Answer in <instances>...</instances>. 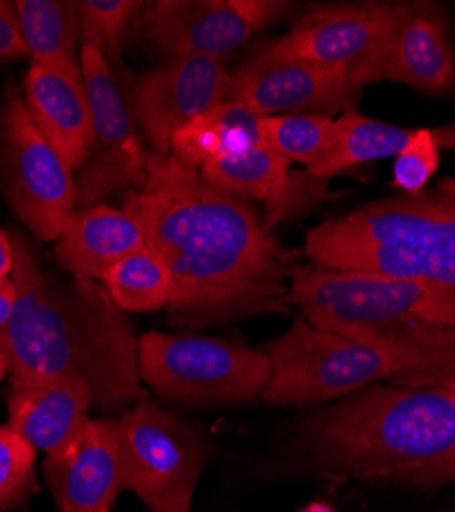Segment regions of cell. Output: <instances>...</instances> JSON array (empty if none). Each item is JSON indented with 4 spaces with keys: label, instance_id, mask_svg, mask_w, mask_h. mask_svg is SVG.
<instances>
[{
    "label": "cell",
    "instance_id": "14",
    "mask_svg": "<svg viewBox=\"0 0 455 512\" xmlns=\"http://www.w3.org/2000/svg\"><path fill=\"white\" fill-rule=\"evenodd\" d=\"M359 89L347 66L304 62H248L232 74L228 101L240 103L259 117L273 115H335L353 111Z\"/></svg>",
    "mask_w": 455,
    "mask_h": 512
},
{
    "label": "cell",
    "instance_id": "10",
    "mask_svg": "<svg viewBox=\"0 0 455 512\" xmlns=\"http://www.w3.org/2000/svg\"><path fill=\"white\" fill-rule=\"evenodd\" d=\"M80 68L91 103L93 140L78 166L76 209L99 205L117 189L138 191L148 177V152L107 58L93 46H80Z\"/></svg>",
    "mask_w": 455,
    "mask_h": 512
},
{
    "label": "cell",
    "instance_id": "9",
    "mask_svg": "<svg viewBox=\"0 0 455 512\" xmlns=\"http://www.w3.org/2000/svg\"><path fill=\"white\" fill-rule=\"evenodd\" d=\"M0 187L17 218L39 240H58L76 209L72 168L39 134L13 89L0 109Z\"/></svg>",
    "mask_w": 455,
    "mask_h": 512
},
{
    "label": "cell",
    "instance_id": "1",
    "mask_svg": "<svg viewBox=\"0 0 455 512\" xmlns=\"http://www.w3.org/2000/svg\"><path fill=\"white\" fill-rule=\"evenodd\" d=\"M123 211L173 277L167 310L175 326L199 330L287 310L300 254L273 236L251 201L197 168L148 152L146 183L126 193Z\"/></svg>",
    "mask_w": 455,
    "mask_h": 512
},
{
    "label": "cell",
    "instance_id": "2",
    "mask_svg": "<svg viewBox=\"0 0 455 512\" xmlns=\"http://www.w3.org/2000/svg\"><path fill=\"white\" fill-rule=\"evenodd\" d=\"M11 242L17 304L0 330L11 386L78 377L103 408L146 400L138 340L107 289L85 277H76L70 289L60 287L41 271L25 236L13 232Z\"/></svg>",
    "mask_w": 455,
    "mask_h": 512
},
{
    "label": "cell",
    "instance_id": "7",
    "mask_svg": "<svg viewBox=\"0 0 455 512\" xmlns=\"http://www.w3.org/2000/svg\"><path fill=\"white\" fill-rule=\"evenodd\" d=\"M265 353L271 381L261 400L271 408L333 402L394 379V367L380 351L316 328L302 316L271 340Z\"/></svg>",
    "mask_w": 455,
    "mask_h": 512
},
{
    "label": "cell",
    "instance_id": "5",
    "mask_svg": "<svg viewBox=\"0 0 455 512\" xmlns=\"http://www.w3.org/2000/svg\"><path fill=\"white\" fill-rule=\"evenodd\" d=\"M312 265L412 281L455 328V183L437 193L367 203L308 232Z\"/></svg>",
    "mask_w": 455,
    "mask_h": 512
},
{
    "label": "cell",
    "instance_id": "22",
    "mask_svg": "<svg viewBox=\"0 0 455 512\" xmlns=\"http://www.w3.org/2000/svg\"><path fill=\"white\" fill-rule=\"evenodd\" d=\"M15 9L31 64L82 76L78 62V25L74 3H64V0H17Z\"/></svg>",
    "mask_w": 455,
    "mask_h": 512
},
{
    "label": "cell",
    "instance_id": "13",
    "mask_svg": "<svg viewBox=\"0 0 455 512\" xmlns=\"http://www.w3.org/2000/svg\"><path fill=\"white\" fill-rule=\"evenodd\" d=\"M232 74L220 60L187 58L136 78L132 113L148 152L169 156L175 134L189 121L228 101Z\"/></svg>",
    "mask_w": 455,
    "mask_h": 512
},
{
    "label": "cell",
    "instance_id": "3",
    "mask_svg": "<svg viewBox=\"0 0 455 512\" xmlns=\"http://www.w3.org/2000/svg\"><path fill=\"white\" fill-rule=\"evenodd\" d=\"M292 453L328 482L455 484V390L374 383L308 414Z\"/></svg>",
    "mask_w": 455,
    "mask_h": 512
},
{
    "label": "cell",
    "instance_id": "26",
    "mask_svg": "<svg viewBox=\"0 0 455 512\" xmlns=\"http://www.w3.org/2000/svg\"><path fill=\"white\" fill-rule=\"evenodd\" d=\"M144 3L136 0H80L74 3L80 46H93L105 58L119 54L121 37L126 33L132 17Z\"/></svg>",
    "mask_w": 455,
    "mask_h": 512
},
{
    "label": "cell",
    "instance_id": "31",
    "mask_svg": "<svg viewBox=\"0 0 455 512\" xmlns=\"http://www.w3.org/2000/svg\"><path fill=\"white\" fill-rule=\"evenodd\" d=\"M13 242H11V234L0 230V279H5L13 273Z\"/></svg>",
    "mask_w": 455,
    "mask_h": 512
},
{
    "label": "cell",
    "instance_id": "4",
    "mask_svg": "<svg viewBox=\"0 0 455 512\" xmlns=\"http://www.w3.org/2000/svg\"><path fill=\"white\" fill-rule=\"evenodd\" d=\"M287 302L312 326L380 351L392 386L455 390V328L437 318L425 287L310 263L289 275Z\"/></svg>",
    "mask_w": 455,
    "mask_h": 512
},
{
    "label": "cell",
    "instance_id": "20",
    "mask_svg": "<svg viewBox=\"0 0 455 512\" xmlns=\"http://www.w3.org/2000/svg\"><path fill=\"white\" fill-rule=\"evenodd\" d=\"M289 162L271 146L257 144L210 160L199 168L205 181L246 201H265V224L273 228L298 205L300 177L289 173Z\"/></svg>",
    "mask_w": 455,
    "mask_h": 512
},
{
    "label": "cell",
    "instance_id": "21",
    "mask_svg": "<svg viewBox=\"0 0 455 512\" xmlns=\"http://www.w3.org/2000/svg\"><path fill=\"white\" fill-rule=\"evenodd\" d=\"M263 144L261 117L240 103L224 101L201 113L175 134L171 154L191 168Z\"/></svg>",
    "mask_w": 455,
    "mask_h": 512
},
{
    "label": "cell",
    "instance_id": "24",
    "mask_svg": "<svg viewBox=\"0 0 455 512\" xmlns=\"http://www.w3.org/2000/svg\"><path fill=\"white\" fill-rule=\"evenodd\" d=\"M101 281L111 302L121 312H154L167 308L173 295V277L148 244L113 265Z\"/></svg>",
    "mask_w": 455,
    "mask_h": 512
},
{
    "label": "cell",
    "instance_id": "25",
    "mask_svg": "<svg viewBox=\"0 0 455 512\" xmlns=\"http://www.w3.org/2000/svg\"><path fill=\"white\" fill-rule=\"evenodd\" d=\"M261 136L289 162H300L310 170L333 150L337 119L320 113L261 117Z\"/></svg>",
    "mask_w": 455,
    "mask_h": 512
},
{
    "label": "cell",
    "instance_id": "11",
    "mask_svg": "<svg viewBox=\"0 0 455 512\" xmlns=\"http://www.w3.org/2000/svg\"><path fill=\"white\" fill-rule=\"evenodd\" d=\"M289 9L275 0H158L144 3L138 29L171 62L220 60Z\"/></svg>",
    "mask_w": 455,
    "mask_h": 512
},
{
    "label": "cell",
    "instance_id": "16",
    "mask_svg": "<svg viewBox=\"0 0 455 512\" xmlns=\"http://www.w3.org/2000/svg\"><path fill=\"white\" fill-rule=\"evenodd\" d=\"M44 474L58 512H111L123 490L117 420L91 418L64 449L46 455Z\"/></svg>",
    "mask_w": 455,
    "mask_h": 512
},
{
    "label": "cell",
    "instance_id": "28",
    "mask_svg": "<svg viewBox=\"0 0 455 512\" xmlns=\"http://www.w3.org/2000/svg\"><path fill=\"white\" fill-rule=\"evenodd\" d=\"M35 453L9 424L0 426V508L13 506L33 486Z\"/></svg>",
    "mask_w": 455,
    "mask_h": 512
},
{
    "label": "cell",
    "instance_id": "23",
    "mask_svg": "<svg viewBox=\"0 0 455 512\" xmlns=\"http://www.w3.org/2000/svg\"><path fill=\"white\" fill-rule=\"evenodd\" d=\"M415 134L417 130L412 127H398L357 111H347L337 119V142L333 150L308 173L318 181H328L353 166L396 158Z\"/></svg>",
    "mask_w": 455,
    "mask_h": 512
},
{
    "label": "cell",
    "instance_id": "27",
    "mask_svg": "<svg viewBox=\"0 0 455 512\" xmlns=\"http://www.w3.org/2000/svg\"><path fill=\"white\" fill-rule=\"evenodd\" d=\"M453 140L455 136H445V132L417 130L412 140L402 148L394 160V187L402 189L406 195H419L437 173L441 160V144Z\"/></svg>",
    "mask_w": 455,
    "mask_h": 512
},
{
    "label": "cell",
    "instance_id": "30",
    "mask_svg": "<svg viewBox=\"0 0 455 512\" xmlns=\"http://www.w3.org/2000/svg\"><path fill=\"white\" fill-rule=\"evenodd\" d=\"M15 304H17V285L13 279L5 277L0 279V330H3L13 312H15Z\"/></svg>",
    "mask_w": 455,
    "mask_h": 512
},
{
    "label": "cell",
    "instance_id": "29",
    "mask_svg": "<svg viewBox=\"0 0 455 512\" xmlns=\"http://www.w3.org/2000/svg\"><path fill=\"white\" fill-rule=\"evenodd\" d=\"M27 56L15 3L0 0V60H21Z\"/></svg>",
    "mask_w": 455,
    "mask_h": 512
},
{
    "label": "cell",
    "instance_id": "33",
    "mask_svg": "<svg viewBox=\"0 0 455 512\" xmlns=\"http://www.w3.org/2000/svg\"><path fill=\"white\" fill-rule=\"evenodd\" d=\"M9 373V367H7V361H5V357L0 355V381L5 379V375Z\"/></svg>",
    "mask_w": 455,
    "mask_h": 512
},
{
    "label": "cell",
    "instance_id": "6",
    "mask_svg": "<svg viewBox=\"0 0 455 512\" xmlns=\"http://www.w3.org/2000/svg\"><path fill=\"white\" fill-rule=\"evenodd\" d=\"M138 367L158 398L191 408L251 404L271 381L265 351L195 334L146 332L138 340Z\"/></svg>",
    "mask_w": 455,
    "mask_h": 512
},
{
    "label": "cell",
    "instance_id": "12",
    "mask_svg": "<svg viewBox=\"0 0 455 512\" xmlns=\"http://www.w3.org/2000/svg\"><path fill=\"white\" fill-rule=\"evenodd\" d=\"M396 23L390 5H339L308 11L285 35L267 41L253 62L347 66L351 72L374 62Z\"/></svg>",
    "mask_w": 455,
    "mask_h": 512
},
{
    "label": "cell",
    "instance_id": "32",
    "mask_svg": "<svg viewBox=\"0 0 455 512\" xmlns=\"http://www.w3.org/2000/svg\"><path fill=\"white\" fill-rule=\"evenodd\" d=\"M300 512H337V510L330 504H324V502H312L306 508H302Z\"/></svg>",
    "mask_w": 455,
    "mask_h": 512
},
{
    "label": "cell",
    "instance_id": "15",
    "mask_svg": "<svg viewBox=\"0 0 455 512\" xmlns=\"http://www.w3.org/2000/svg\"><path fill=\"white\" fill-rule=\"evenodd\" d=\"M396 23L382 54L351 72L357 89L376 80L402 82L439 95L455 84V54L447 21L435 5H394Z\"/></svg>",
    "mask_w": 455,
    "mask_h": 512
},
{
    "label": "cell",
    "instance_id": "18",
    "mask_svg": "<svg viewBox=\"0 0 455 512\" xmlns=\"http://www.w3.org/2000/svg\"><path fill=\"white\" fill-rule=\"evenodd\" d=\"M25 107L62 160L72 168L85 162L93 140V117L85 76L31 64L25 84Z\"/></svg>",
    "mask_w": 455,
    "mask_h": 512
},
{
    "label": "cell",
    "instance_id": "19",
    "mask_svg": "<svg viewBox=\"0 0 455 512\" xmlns=\"http://www.w3.org/2000/svg\"><path fill=\"white\" fill-rule=\"evenodd\" d=\"M142 246L144 230L130 213L99 203L72 211L56 240V259L76 277L95 281Z\"/></svg>",
    "mask_w": 455,
    "mask_h": 512
},
{
    "label": "cell",
    "instance_id": "17",
    "mask_svg": "<svg viewBox=\"0 0 455 512\" xmlns=\"http://www.w3.org/2000/svg\"><path fill=\"white\" fill-rule=\"evenodd\" d=\"M95 402L93 390L78 377H52L11 386L9 426L35 451L64 449L85 426Z\"/></svg>",
    "mask_w": 455,
    "mask_h": 512
},
{
    "label": "cell",
    "instance_id": "8",
    "mask_svg": "<svg viewBox=\"0 0 455 512\" xmlns=\"http://www.w3.org/2000/svg\"><path fill=\"white\" fill-rule=\"evenodd\" d=\"M121 486L150 512H191L210 447L203 433L148 398L117 420Z\"/></svg>",
    "mask_w": 455,
    "mask_h": 512
}]
</instances>
